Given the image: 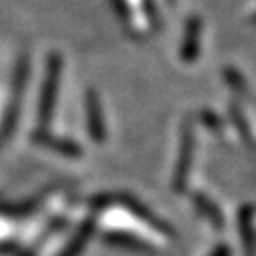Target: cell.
<instances>
[{"label":"cell","mask_w":256,"mask_h":256,"mask_svg":"<svg viewBox=\"0 0 256 256\" xmlns=\"http://www.w3.org/2000/svg\"><path fill=\"white\" fill-rule=\"evenodd\" d=\"M214 256H230V248H220Z\"/></svg>","instance_id":"1"}]
</instances>
